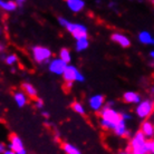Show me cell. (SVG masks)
I'll use <instances>...</instances> for the list:
<instances>
[{
	"label": "cell",
	"instance_id": "cell-1",
	"mask_svg": "<svg viewBox=\"0 0 154 154\" xmlns=\"http://www.w3.org/2000/svg\"><path fill=\"white\" fill-rule=\"evenodd\" d=\"M121 119L119 112L114 107L104 106L100 112V123L104 130L113 131L116 123Z\"/></svg>",
	"mask_w": 154,
	"mask_h": 154
},
{
	"label": "cell",
	"instance_id": "cell-2",
	"mask_svg": "<svg viewBox=\"0 0 154 154\" xmlns=\"http://www.w3.org/2000/svg\"><path fill=\"white\" fill-rule=\"evenodd\" d=\"M146 142L147 139L144 137V135L141 132L137 131L134 135L131 136L127 149L125 151H128L132 154H147Z\"/></svg>",
	"mask_w": 154,
	"mask_h": 154
},
{
	"label": "cell",
	"instance_id": "cell-3",
	"mask_svg": "<svg viewBox=\"0 0 154 154\" xmlns=\"http://www.w3.org/2000/svg\"><path fill=\"white\" fill-rule=\"evenodd\" d=\"M31 55L32 58L37 64L40 65H48V63L51 59L53 53L48 47L45 46H34L31 48Z\"/></svg>",
	"mask_w": 154,
	"mask_h": 154
},
{
	"label": "cell",
	"instance_id": "cell-4",
	"mask_svg": "<svg viewBox=\"0 0 154 154\" xmlns=\"http://www.w3.org/2000/svg\"><path fill=\"white\" fill-rule=\"evenodd\" d=\"M65 83H84L85 76L76 66L68 64L65 68V72L62 75Z\"/></svg>",
	"mask_w": 154,
	"mask_h": 154
},
{
	"label": "cell",
	"instance_id": "cell-5",
	"mask_svg": "<svg viewBox=\"0 0 154 154\" xmlns=\"http://www.w3.org/2000/svg\"><path fill=\"white\" fill-rule=\"evenodd\" d=\"M154 109V104L152 100H142L135 107V114L141 119H149V117H152Z\"/></svg>",
	"mask_w": 154,
	"mask_h": 154
},
{
	"label": "cell",
	"instance_id": "cell-6",
	"mask_svg": "<svg viewBox=\"0 0 154 154\" xmlns=\"http://www.w3.org/2000/svg\"><path fill=\"white\" fill-rule=\"evenodd\" d=\"M65 29L70 35L73 36L75 40L81 38H85V37H88V29L86 26L82 25L79 23H72V21H68V23L66 25Z\"/></svg>",
	"mask_w": 154,
	"mask_h": 154
},
{
	"label": "cell",
	"instance_id": "cell-7",
	"mask_svg": "<svg viewBox=\"0 0 154 154\" xmlns=\"http://www.w3.org/2000/svg\"><path fill=\"white\" fill-rule=\"evenodd\" d=\"M8 150H11L17 154H27V151L25 149V145L23 143V140L20 139L17 134H11L9 137V144Z\"/></svg>",
	"mask_w": 154,
	"mask_h": 154
},
{
	"label": "cell",
	"instance_id": "cell-8",
	"mask_svg": "<svg viewBox=\"0 0 154 154\" xmlns=\"http://www.w3.org/2000/svg\"><path fill=\"white\" fill-rule=\"evenodd\" d=\"M67 67V64L64 63L62 59H59L58 57L50 59V62L48 63V70L51 74H54L56 76H62L65 68Z\"/></svg>",
	"mask_w": 154,
	"mask_h": 154
},
{
	"label": "cell",
	"instance_id": "cell-9",
	"mask_svg": "<svg viewBox=\"0 0 154 154\" xmlns=\"http://www.w3.org/2000/svg\"><path fill=\"white\" fill-rule=\"evenodd\" d=\"M105 103H106L105 96L102 94L93 95L88 98V106L93 112H100L102 108L105 106Z\"/></svg>",
	"mask_w": 154,
	"mask_h": 154
},
{
	"label": "cell",
	"instance_id": "cell-10",
	"mask_svg": "<svg viewBox=\"0 0 154 154\" xmlns=\"http://www.w3.org/2000/svg\"><path fill=\"white\" fill-rule=\"evenodd\" d=\"M113 132H114V134H115L116 136L124 137V139H127V140H130L132 136L131 131L127 128V123L122 119L116 123V125L114 126V128H113Z\"/></svg>",
	"mask_w": 154,
	"mask_h": 154
},
{
	"label": "cell",
	"instance_id": "cell-11",
	"mask_svg": "<svg viewBox=\"0 0 154 154\" xmlns=\"http://www.w3.org/2000/svg\"><path fill=\"white\" fill-rule=\"evenodd\" d=\"M140 132L144 135V137L147 140H153L154 136V124L153 119H145L143 121L140 127Z\"/></svg>",
	"mask_w": 154,
	"mask_h": 154
},
{
	"label": "cell",
	"instance_id": "cell-12",
	"mask_svg": "<svg viewBox=\"0 0 154 154\" xmlns=\"http://www.w3.org/2000/svg\"><path fill=\"white\" fill-rule=\"evenodd\" d=\"M111 39L115 44H117L119 46L122 47V48H128L132 44L131 39L128 38L126 35L121 34V32H113L112 35H111Z\"/></svg>",
	"mask_w": 154,
	"mask_h": 154
},
{
	"label": "cell",
	"instance_id": "cell-13",
	"mask_svg": "<svg viewBox=\"0 0 154 154\" xmlns=\"http://www.w3.org/2000/svg\"><path fill=\"white\" fill-rule=\"evenodd\" d=\"M123 100L126 104H135L137 105L142 100V97L137 92L134 91H127L123 94Z\"/></svg>",
	"mask_w": 154,
	"mask_h": 154
},
{
	"label": "cell",
	"instance_id": "cell-14",
	"mask_svg": "<svg viewBox=\"0 0 154 154\" xmlns=\"http://www.w3.org/2000/svg\"><path fill=\"white\" fill-rule=\"evenodd\" d=\"M66 6H67V8L72 12L78 14V12L84 10L86 4H85V1H83V0H67L66 1Z\"/></svg>",
	"mask_w": 154,
	"mask_h": 154
},
{
	"label": "cell",
	"instance_id": "cell-15",
	"mask_svg": "<svg viewBox=\"0 0 154 154\" xmlns=\"http://www.w3.org/2000/svg\"><path fill=\"white\" fill-rule=\"evenodd\" d=\"M21 88H23V94L27 97H29V98H36L37 97V89L30 83H23L21 84Z\"/></svg>",
	"mask_w": 154,
	"mask_h": 154
},
{
	"label": "cell",
	"instance_id": "cell-16",
	"mask_svg": "<svg viewBox=\"0 0 154 154\" xmlns=\"http://www.w3.org/2000/svg\"><path fill=\"white\" fill-rule=\"evenodd\" d=\"M137 39H139V42L141 44H143V45H153L154 44V38L150 31H146V30L141 31L139 34V36H137Z\"/></svg>",
	"mask_w": 154,
	"mask_h": 154
},
{
	"label": "cell",
	"instance_id": "cell-17",
	"mask_svg": "<svg viewBox=\"0 0 154 154\" xmlns=\"http://www.w3.org/2000/svg\"><path fill=\"white\" fill-rule=\"evenodd\" d=\"M14 100H15L16 104H17L18 107H23V106L27 105L28 97L23 92H16L14 94Z\"/></svg>",
	"mask_w": 154,
	"mask_h": 154
},
{
	"label": "cell",
	"instance_id": "cell-18",
	"mask_svg": "<svg viewBox=\"0 0 154 154\" xmlns=\"http://www.w3.org/2000/svg\"><path fill=\"white\" fill-rule=\"evenodd\" d=\"M89 46V39L88 37H85V38H81L77 39L76 42H75V49L76 51H84L88 48Z\"/></svg>",
	"mask_w": 154,
	"mask_h": 154
},
{
	"label": "cell",
	"instance_id": "cell-19",
	"mask_svg": "<svg viewBox=\"0 0 154 154\" xmlns=\"http://www.w3.org/2000/svg\"><path fill=\"white\" fill-rule=\"evenodd\" d=\"M0 9H2L7 12H12L17 10L15 1H9V0H0Z\"/></svg>",
	"mask_w": 154,
	"mask_h": 154
},
{
	"label": "cell",
	"instance_id": "cell-20",
	"mask_svg": "<svg viewBox=\"0 0 154 154\" xmlns=\"http://www.w3.org/2000/svg\"><path fill=\"white\" fill-rule=\"evenodd\" d=\"M63 150L66 154H82V151L72 143H64Z\"/></svg>",
	"mask_w": 154,
	"mask_h": 154
},
{
	"label": "cell",
	"instance_id": "cell-21",
	"mask_svg": "<svg viewBox=\"0 0 154 154\" xmlns=\"http://www.w3.org/2000/svg\"><path fill=\"white\" fill-rule=\"evenodd\" d=\"M59 59H62L63 62L66 63L67 65L72 62V54H70V50L67 48H62L59 51Z\"/></svg>",
	"mask_w": 154,
	"mask_h": 154
},
{
	"label": "cell",
	"instance_id": "cell-22",
	"mask_svg": "<svg viewBox=\"0 0 154 154\" xmlns=\"http://www.w3.org/2000/svg\"><path fill=\"white\" fill-rule=\"evenodd\" d=\"M72 108H73L74 112L79 114V115H84L85 112H86L84 105L82 104L81 102H74L73 104H72Z\"/></svg>",
	"mask_w": 154,
	"mask_h": 154
},
{
	"label": "cell",
	"instance_id": "cell-23",
	"mask_svg": "<svg viewBox=\"0 0 154 154\" xmlns=\"http://www.w3.org/2000/svg\"><path fill=\"white\" fill-rule=\"evenodd\" d=\"M4 60L8 66H14L16 63L18 62V57H17V55H15V54H10V55H8V56H5Z\"/></svg>",
	"mask_w": 154,
	"mask_h": 154
},
{
	"label": "cell",
	"instance_id": "cell-24",
	"mask_svg": "<svg viewBox=\"0 0 154 154\" xmlns=\"http://www.w3.org/2000/svg\"><path fill=\"white\" fill-rule=\"evenodd\" d=\"M146 150H147V154H154V141L153 140H147Z\"/></svg>",
	"mask_w": 154,
	"mask_h": 154
},
{
	"label": "cell",
	"instance_id": "cell-25",
	"mask_svg": "<svg viewBox=\"0 0 154 154\" xmlns=\"http://www.w3.org/2000/svg\"><path fill=\"white\" fill-rule=\"evenodd\" d=\"M119 116H121V119H124L125 122L127 123V121H131L132 119H133V116L131 115V114H128V113H125V112H119Z\"/></svg>",
	"mask_w": 154,
	"mask_h": 154
},
{
	"label": "cell",
	"instance_id": "cell-26",
	"mask_svg": "<svg viewBox=\"0 0 154 154\" xmlns=\"http://www.w3.org/2000/svg\"><path fill=\"white\" fill-rule=\"evenodd\" d=\"M68 21H69V20L66 19V18H64V17H58V23H59V25H60L62 27L65 28L66 25L68 23Z\"/></svg>",
	"mask_w": 154,
	"mask_h": 154
},
{
	"label": "cell",
	"instance_id": "cell-27",
	"mask_svg": "<svg viewBox=\"0 0 154 154\" xmlns=\"http://www.w3.org/2000/svg\"><path fill=\"white\" fill-rule=\"evenodd\" d=\"M35 106H36V108H38V109H42V108L44 107V100H40V98H38V100H36Z\"/></svg>",
	"mask_w": 154,
	"mask_h": 154
},
{
	"label": "cell",
	"instance_id": "cell-28",
	"mask_svg": "<svg viewBox=\"0 0 154 154\" xmlns=\"http://www.w3.org/2000/svg\"><path fill=\"white\" fill-rule=\"evenodd\" d=\"M6 150H7L6 144H5V143H2V142H0V154H4Z\"/></svg>",
	"mask_w": 154,
	"mask_h": 154
},
{
	"label": "cell",
	"instance_id": "cell-29",
	"mask_svg": "<svg viewBox=\"0 0 154 154\" xmlns=\"http://www.w3.org/2000/svg\"><path fill=\"white\" fill-rule=\"evenodd\" d=\"M16 6H17V8L18 7H23V5H25V0H17V1H15Z\"/></svg>",
	"mask_w": 154,
	"mask_h": 154
},
{
	"label": "cell",
	"instance_id": "cell-30",
	"mask_svg": "<svg viewBox=\"0 0 154 154\" xmlns=\"http://www.w3.org/2000/svg\"><path fill=\"white\" fill-rule=\"evenodd\" d=\"M5 49H6V46H5L2 42H0V54H1V53H4Z\"/></svg>",
	"mask_w": 154,
	"mask_h": 154
},
{
	"label": "cell",
	"instance_id": "cell-31",
	"mask_svg": "<svg viewBox=\"0 0 154 154\" xmlns=\"http://www.w3.org/2000/svg\"><path fill=\"white\" fill-rule=\"evenodd\" d=\"M42 115L45 117V119H49V114H48V112H46V111H42Z\"/></svg>",
	"mask_w": 154,
	"mask_h": 154
},
{
	"label": "cell",
	"instance_id": "cell-32",
	"mask_svg": "<svg viewBox=\"0 0 154 154\" xmlns=\"http://www.w3.org/2000/svg\"><path fill=\"white\" fill-rule=\"evenodd\" d=\"M4 154H17V153H15V152H12L11 150H8V149H7V150L5 151Z\"/></svg>",
	"mask_w": 154,
	"mask_h": 154
},
{
	"label": "cell",
	"instance_id": "cell-33",
	"mask_svg": "<svg viewBox=\"0 0 154 154\" xmlns=\"http://www.w3.org/2000/svg\"><path fill=\"white\" fill-rule=\"evenodd\" d=\"M66 84V87H67V88H72V87H73V83H65Z\"/></svg>",
	"mask_w": 154,
	"mask_h": 154
},
{
	"label": "cell",
	"instance_id": "cell-34",
	"mask_svg": "<svg viewBox=\"0 0 154 154\" xmlns=\"http://www.w3.org/2000/svg\"><path fill=\"white\" fill-rule=\"evenodd\" d=\"M150 58H151V59H153V58H154V51H153V50H151V51H150Z\"/></svg>",
	"mask_w": 154,
	"mask_h": 154
},
{
	"label": "cell",
	"instance_id": "cell-35",
	"mask_svg": "<svg viewBox=\"0 0 154 154\" xmlns=\"http://www.w3.org/2000/svg\"><path fill=\"white\" fill-rule=\"evenodd\" d=\"M119 154H132L131 152H128V151H123V152H121Z\"/></svg>",
	"mask_w": 154,
	"mask_h": 154
},
{
	"label": "cell",
	"instance_id": "cell-36",
	"mask_svg": "<svg viewBox=\"0 0 154 154\" xmlns=\"http://www.w3.org/2000/svg\"><path fill=\"white\" fill-rule=\"evenodd\" d=\"M0 35H1V29H0Z\"/></svg>",
	"mask_w": 154,
	"mask_h": 154
}]
</instances>
